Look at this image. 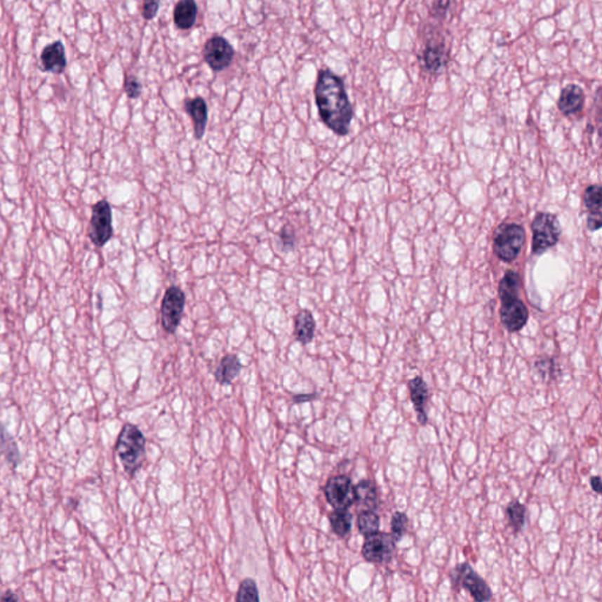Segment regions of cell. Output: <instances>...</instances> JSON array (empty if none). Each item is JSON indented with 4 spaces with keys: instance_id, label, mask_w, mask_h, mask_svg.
Masks as SVG:
<instances>
[{
    "instance_id": "cell-7",
    "label": "cell",
    "mask_w": 602,
    "mask_h": 602,
    "mask_svg": "<svg viewBox=\"0 0 602 602\" xmlns=\"http://www.w3.org/2000/svg\"><path fill=\"white\" fill-rule=\"evenodd\" d=\"M186 297L179 287L167 288L161 300V325L167 333H175L185 309Z\"/></svg>"
},
{
    "instance_id": "cell-1",
    "label": "cell",
    "mask_w": 602,
    "mask_h": 602,
    "mask_svg": "<svg viewBox=\"0 0 602 602\" xmlns=\"http://www.w3.org/2000/svg\"><path fill=\"white\" fill-rule=\"evenodd\" d=\"M314 97L323 123L337 135H349L353 109L344 80L330 69H321L314 86Z\"/></svg>"
},
{
    "instance_id": "cell-16",
    "label": "cell",
    "mask_w": 602,
    "mask_h": 602,
    "mask_svg": "<svg viewBox=\"0 0 602 602\" xmlns=\"http://www.w3.org/2000/svg\"><path fill=\"white\" fill-rule=\"evenodd\" d=\"M601 196L600 185L589 186L584 193V207L589 212L587 226L593 232L601 227Z\"/></svg>"
},
{
    "instance_id": "cell-19",
    "label": "cell",
    "mask_w": 602,
    "mask_h": 602,
    "mask_svg": "<svg viewBox=\"0 0 602 602\" xmlns=\"http://www.w3.org/2000/svg\"><path fill=\"white\" fill-rule=\"evenodd\" d=\"M316 332V321L309 309H302L294 318V337L302 345L313 340Z\"/></svg>"
},
{
    "instance_id": "cell-10",
    "label": "cell",
    "mask_w": 602,
    "mask_h": 602,
    "mask_svg": "<svg viewBox=\"0 0 602 602\" xmlns=\"http://www.w3.org/2000/svg\"><path fill=\"white\" fill-rule=\"evenodd\" d=\"M234 48L229 40L222 36H214L207 40L203 48V60L214 72L229 69L234 58Z\"/></svg>"
},
{
    "instance_id": "cell-18",
    "label": "cell",
    "mask_w": 602,
    "mask_h": 602,
    "mask_svg": "<svg viewBox=\"0 0 602 602\" xmlns=\"http://www.w3.org/2000/svg\"><path fill=\"white\" fill-rule=\"evenodd\" d=\"M198 18L196 0H179L173 12V20L179 29H192Z\"/></svg>"
},
{
    "instance_id": "cell-5",
    "label": "cell",
    "mask_w": 602,
    "mask_h": 602,
    "mask_svg": "<svg viewBox=\"0 0 602 602\" xmlns=\"http://www.w3.org/2000/svg\"><path fill=\"white\" fill-rule=\"evenodd\" d=\"M532 252L541 254L558 243L561 227L554 214L540 212L532 222Z\"/></svg>"
},
{
    "instance_id": "cell-9",
    "label": "cell",
    "mask_w": 602,
    "mask_h": 602,
    "mask_svg": "<svg viewBox=\"0 0 602 602\" xmlns=\"http://www.w3.org/2000/svg\"><path fill=\"white\" fill-rule=\"evenodd\" d=\"M88 236L97 247L104 246L112 238V210L106 200H100L92 208Z\"/></svg>"
},
{
    "instance_id": "cell-6",
    "label": "cell",
    "mask_w": 602,
    "mask_h": 602,
    "mask_svg": "<svg viewBox=\"0 0 602 602\" xmlns=\"http://www.w3.org/2000/svg\"><path fill=\"white\" fill-rule=\"evenodd\" d=\"M453 584H459L471 595L476 601H490L493 598V593L486 584V581L471 568L467 563H460L450 572Z\"/></svg>"
},
{
    "instance_id": "cell-17",
    "label": "cell",
    "mask_w": 602,
    "mask_h": 602,
    "mask_svg": "<svg viewBox=\"0 0 602 602\" xmlns=\"http://www.w3.org/2000/svg\"><path fill=\"white\" fill-rule=\"evenodd\" d=\"M184 107H185L186 113L192 119L194 135L199 140L205 135L207 120H208V109H207L206 102L201 97H196V98L186 100Z\"/></svg>"
},
{
    "instance_id": "cell-29",
    "label": "cell",
    "mask_w": 602,
    "mask_h": 602,
    "mask_svg": "<svg viewBox=\"0 0 602 602\" xmlns=\"http://www.w3.org/2000/svg\"><path fill=\"white\" fill-rule=\"evenodd\" d=\"M123 90L130 99H137L142 95V83L135 76H126L123 83Z\"/></svg>"
},
{
    "instance_id": "cell-26",
    "label": "cell",
    "mask_w": 602,
    "mask_h": 602,
    "mask_svg": "<svg viewBox=\"0 0 602 602\" xmlns=\"http://www.w3.org/2000/svg\"><path fill=\"white\" fill-rule=\"evenodd\" d=\"M408 516L403 511H396L393 514L392 520H391V532H392L393 539L396 541H400L403 539V535L407 532L408 528Z\"/></svg>"
},
{
    "instance_id": "cell-3",
    "label": "cell",
    "mask_w": 602,
    "mask_h": 602,
    "mask_svg": "<svg viewBox=\"0 0 602 602\" xmlns=\"http://www.w3.org/2000/svg\"><path fill=\"white\" fill-rule=\"evenodd\" d=\"M145 436L137 426L132 424L123 426L116 440V450L123 469L130 476H133L142 467L145 459Z\"/></svg>"
},
{
    "instance_id": "cell-25",
    "label": "cell",
    "mask_w": 602,
    "mask_h": 602,
    "mask_svg": "<svg viewBox=\"0 0 602 602\" xmlns=\"http://www.w3.org/2000/svg\"><path fill=\"white\" fill-rule=\"evenodd\" d=\"M358 528H359L360 533L365 537L379 532V528H380L379 515L372 509H365V511H360L359 515H358Z\"/></svg>"
},
{
    "instance_id": "cell-33",
    "label": "cell",
    "mask_w": 602,
    "mask_h": 602,
    "mask_svg": "<svg viewBox=\"0 0 602 602\" xmlns=\"http://www.w3.org/2000/svg\"><path fill=\"white\" fill-rule=\"evenodd\" d=\"M0 600L1 601H8V600H19V596L17 594H15L13 591H6L5 594L0 595Z\"/></svg>"
},
{
    "instance_id": "cell-11",
    "label": "cell",
    "mask_w": 602,
    "mask_h": 602,
    "mask_svg": "<svg viewBox=\"0 0 602 602\" xmlns=\"http://www.w3.org/2000/svg\"><path fill=\"white\" fill-rule=\"evenodd\" d=\"M325 495L328 504L334 509H349L356 504V492L352 480L347 476H337L330 478L325 486Z\"/></svg>"
},
{
    "instance_id": "cell-27",
    "label": "cell",
    "mask_w": 602,
    "mask_h": 602,
    "mask_svg": "<svg viewBox=\"0 0 602 602\" xmlns=\"http://www.w3.org/2000/svg\"><path fill=\"white\" fill-rule=\"evenodd\" d=\"M236 601H259L257 584L252 579L243 580L236 594Z\"/></svg>"
},
{
    "instance_id": "cell-13",
    "label": "cell",
    "mask_w": 602,
    "mask_h": 602,
    "mask_svg": "<svg viewBox=\"0 0 602 602\" xmlns=\"http://www.w3.org/2000/svg\"><path fill=\"white\" fill-rule=\"evenodd\" d=\"M408 389H410V401L413 403L414 410L417 412V421L419 424H427L428 417L426 412L428 399H429V391L426 381L421 377H415L408 381Z\"/></svg>"
},
{
    "instance_id": "cell-15",
    "label": "cell",
    "mask_w": 602,
    "mask_h": 602,
    "mask_svg": "<svg viewBox=\"0 0 602 602\" xmlns=\"http://www.w3.org/2000/svg\"><path fill=\"white\" fill-rule=\"evenodd\" d=\"M584 104V90L575 83H570L563 88L558 98V107L563 116H574L580 112Z\"/></svg>"
},
{
    "instance_id": "cell-22",
    "label": "cell",
    "mask_w": 602,
    "mask_h": 602,
    "mask_svg": "<svg viewBox=\"0 0 602 602\" xmlns=\"http://www.w3.org/2000/svg\"><path fill=\"white\" fill-rule=\"evenodd\" d=\"M0 453L4 455L8 464H12V467H17L20 462V454H19L17 443L8 432V429L1 424H0Z\"/></svg>"
},
{
    "instance_id": "cell-23",
    "label": "cell",
    "mask_w": 602,
    "mask_h": 602,
    "mask_svg": "<svg viewBox=\"0 0 602 602\" xmlns=\"http://www.w3.org/2000/svg\"><path fill=\"white\" fill-rule=\"evenodd\" d=\"M330 523L337 537H346L352 530L353 515L349 509H334L330 515Z\"/></svg>"
},
{
    "instance_id": "cell-4",
    "label": "cell",
    "mask_w": 602,
    "mask_h": 602,
    "mask_svg": "<svg viewBox=\"0 0 602 602\" xmlns=\"http://www.w3.org/2000/svg\"><path fill=\"white\" fill-rule=\"evenodd\" d=\"M526 239L523 226L518 224H501L494 234L493 250L501 262H514Z\"/></svg>"
},
{
    "instance_id": "cell-12",
    "label": "cell",
    "mask_w": 602,
    "mask_h": 602,
    "mask_svg": "<svg viewBox=\"0 0 602 602\" xmlns=\"http://www.w3.org/2000/svg\"><path fill=\"white\" fill-rule=\"evenodd\" d=\"M446 45L443 40L429 39L420 55L424 71L431 74H439L447 64Z\"/></svg>"
},
{
    "instance_id": "cell-28",
    "label": "cell",
    "mask_w": 602,
    "mask_h": 602,
    "mask_svg": "<svg viewBox=\"0 0 602 602\" xmlns=\"http://www.w3.org/2000/svg\"><path fill=\"white\" fill-rule=\"evenodd\" d=\"M279 243L280 248L283 252L292 250L295 246V232L294 229L290 224L283 226V229H280L279 232Z\"/></svg>"
},
{
    "instance_id": "cell-34",
    "label": "cell",
    "mask_w": 602,
    "mask_h": 602,
    "mask_svg": "<svg viewBox=\"0 0 602 602\" xmlns=\"http://www.w3.org/2000/svg\"><path fill=\"white\" fill-rule=\"evenodd\" d=\"M314 398V394H302V396H294V401L295 403H304V401H309V400L313 399Z\"/></svg>"
},
{
    "instance_id": "cell-30",
    "label": "cell",
    "mask_w": 602,
    "mask_h": 602,
    "mask_svg": "<svg viewBox=\"0 0 602 602\" xmlns=\"http://www.w3.org/2000/svg\"><path fill=\"white\" fill-rule=\"evenodd\" d=\"M450 0H433L431 15L436 19H443L450 8Z\"/></svg>"
},
{
    "instance_id": "cell-20",
    "label": "cell",
    "mask_w": 602,
    "mask_h": 602,
    "mask_svg": "<svg viewBox=\"0 0 602 602\" xmlns=\"http://www.w3.org/2000/svg\"><path fill=\"white\" fill-rule=\"evenodd\" d=\"M356 502L363 504L366 509L375 511L379 506V494L375 483L370 480H361L354 486Z\"/></svg>"
},
{
    "instance_id": "cell-24",
    "label": "cell",
    "mask_w": 602,
    "mask_h": 602,
    "mask_svg": "<svg viewBox=\"0 0 602 602\" xmlns=\"http://www.w3.org/2000/svg\"><path fill=\"white\" fill-rule=\"evenodd\" d=\"M526 507L519 500H511L506 507V516L514 533H519L526 525Z\"/></svg>"
},
{
    "instance_id": "cell-2",
    "label": "cell",
    "mask_w": 602,
    "mask_h": 602,
    "mask_svg": "<svg viewBox=\"0 0 602 602\" xmlns=\"http://www.w3.org/2000/svg\"><path fill=\"white\" fill-rule=\"evenodd\" d=\"M521 279L515 271H507L499 283L501 300L500 319L504 328L515 333L523 330L528 320V309L519 299Z\"/></svg>"
},
{
    "instance_id": "cell-32",
    "label": "cell",
    "mask_w": 602,
    "mask_h": 602,
    "mask_svg": "<svg viewBox=\"0 0 602 602\" xmlns=\"http://www.w3.org/2000/svg\"><path fill=\"white\" fill-rule=\"evenodd\" d=\"M589 483H591V490H594L595 493H601L602 483L600 476H593Z\"/></svg>"
},
{
    "instance_id": "cell-31",
    "label": "cell",
    "mask_w": 602,
    "mask_h": 602,
    "mask_svg": "<svg viewBox=\"0 0 602 602\" xmlns=\"http://www.w3.org/2000/svg\"><path fill=\"white\" fill-rule=\"evenodd\" d=\"M160 0H144L142 17L146 20H152L159 11Z\"/></svg>"
},
{
    "instance_id": "cell-8",
    "label": "cell",
    "mask_w": 602,
    "mask_h": 602,
    "mask_svg": "<svg viewBox=\"0 0 602 602\" xmlns=\"http://www.w3.org/2000/svg\"><path fill=\"white\" fill-rule=\"evenodd\" d=\"M396 549V540L392 535L379 530L365 537L361 553L368 563L382 565L392 560Z\"/></svg>"
},
{
    "instance_id": "cell-14",
    "label": "cell",
    "mask_w": 602,
    "mask_h": 602,
    "mask_svg": "<svg viewBox=\"0 0 602 602\" xmlns=\"http://www.w3.org/2000/svg\"><path fill=\"white\" fill-rule=\"evenodd\" d=\"M40 60H41V65H43V69L45 71L53 73V74H62L65 71L66 65H67L65 48H64L62 41L57 40L55 43L48 45L41 52Z\"/></svg>"
},
{
    "instance_id": "cell-21",
    "label": "cell",
    "mask_w": 602,
    "mask_h": 602,
    "mask_svg": "<svg viewBox=\"0 0 602 602\" xmlns=\"http://www.w3.org/2000/svg\"><path fill=\"white\" fill-rule=\"evenodd\" d=\"M240 370H241V363L239 359L236 356L229 354L222 358L214 375L219 384H232V381L238 377Z\"/></svg>"
}]
</instances>
